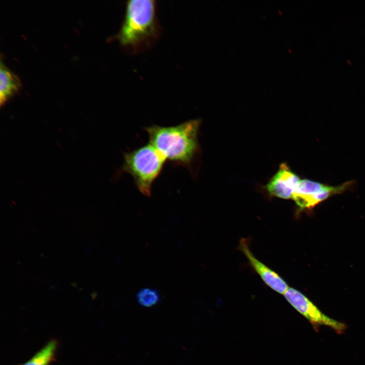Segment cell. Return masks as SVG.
Wrapping results in <instances>:
<instances>
[{
  "label": "cell",
  "instance_id": "3957f363",
  "mask_svg": "<svg viewBox=\"0 0 365 365\" xmlns=\"http://www.w3.org/2000/svg\"><path fill=\"white\" fill-rule=\"evenodd\" d=\"M121 173H129L139 191L150 197L152 186L161 173L165 159L150 143L130 152L123 153Z\"/></svg>",
  "mask_w": 365,
  "mask_h": 365
},
{
  "label": "cell",
  "instance_id": "5b68a950",
  "mask_svg": "<svg viewBox=\"0 0 365 365\" xmlns=\"http://www.w3.org/2000/svg\"><path fill=\"white\" fill-rule=\"evenodd\" d=\"M301 179L285 163H282L276 174L266 186L269 193L281 199L291 198Z\"/></svg>",
  "mask_w": 365,
  "mask_h": 365
},
{
  "label": "cell",
  "instance_id": "30bf717a",
  "mask_svg": "<svg viewBox=\"0 0 365 365\" xmlns=\"http://www.w3.org/2000/svg\"><path fill=\"white\" fill-rule=\"evenodd\" d=\"M138 303L145 307H151L157 304L160 297L158 291L155 289L143 288L136 295Z\"/></svg>",
  "mask_w": 365,
  "mask_h": 365
},
{
  "label": "cell",
  "instance_id": "8992f818",
  "mask_svg": "<svg viewBox=\"0 0 365 365\" xmlns=\"http://www.w3.org/2000/svg\"><path fill=\"white\" fill-rule=\"evenodd\" d=\"M240 246L251 266L264 282L276 292L284 294L288 288V286L284 280L254 256L244 239L240 241Z\"/></svg>",
  "mask_w": 365,
  "mask_h": 365
},
{
  "label": "cell",
  "instance_id": "6da1fadb",
  "mask_svg": "<svg viewBox=\"0 0 365 365\" xmlns=\"http://www.w3.org/2000/svg\"><path fill=\"white\" fill-rule=\"evenodd\" d=\"M121 27L115 36L130 54L150 49L160 36L161 28L157 16L155 1L132 0L126 4Z\"/></svg>",
  "mask_w": 365,
  "mask_h": 365
},
{
  "label": "cell",
  "instance_id": "ba28073f",
  "mask_svg": "<svg viewBox=\"0 0 365 365\" xmlns=\"http://www.w3.org/2000/svg\"><path fill=\"white\" fill-rule=\"evenodd\" d=\"M18 77L1 61L0 64V104L3 105L19 89Z\"/></svg>",
  "mask_w": 365,
  "mask_h": 365
},
{
  "label": "cell",
  "instance_id": "277c9868",
  "mask_svg": "<svg viewBox=\"0 0 365 365\" xmlns=\"http://www.w3.org/2000/svg\"><path fill=\"white\" fill-rule=\"evenodd\" d=\"M286 300L304 316L315 328L320 325L328 326L338 333H343L346 325L323 314L310 300L299 290L288 287L283 294Z\"/></svg>",
  "mask_w": 365,
  "mask_h": 365
},
{
  "label": "cell",
  "instance_id": "9c48e42d",
  "mask_svg": "<svg viewBox=\"0 0 365 365\" xmlns=\"http://www.w3.org/2000/svg\"><path fill=\"white\" fill-rule=\"evenodd\" d=\"M57 342L51 340L23 365H49L54 359Z\"/></svg>",
  "mask_w": 365,
  "mask_h": 365
},
{
  "label": "cell",
  "instance_id": "7a4b0ae2",
  "mask_svg": "<svg viewBox=\"0 0 365 365\" xmlns=\"http://www.w3.org/2000/svg\"><path fill=\"white\" fill-rule=\"evenodd\" d=\"M200 119L190 120L175 126L153 125L144 128L149 143L165 159L176 165L191 168L199 152Z\"/></svg>",
  "mask_w": 365,
  "mask_h": 365
},
{
  "label": "cell",
  "instance_id": "52a82bcc",
  "mask_svg": "<svg viewBox=\"0 0 365 365\" xmlns=\"http://www.w3.org/2000/svg\"><path fill=\"white\" fill-rule=\"evenodd\" d=\"M325 185L307 179L300 180L293 192L291 199L301 208H309L320 203L319 193Z\"/></svg>",
  "mask_w": 365,
  "mask_h": 365
}]
</instances>
